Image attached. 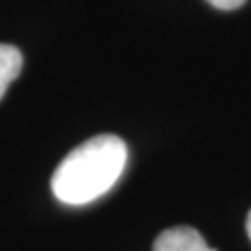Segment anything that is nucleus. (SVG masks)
<instances>
[{
  "label": "nucleus",
  "instance_id": "obj_1",
  "mask_svg": "<svg viewBox=\"0 0 251 251\" xmlns=\"http://www.w3.org/2000/svg\"><path fill=\"white\" fill-rule=\"evenodd\" d=\"M128 147L120 136L99 134L77 145L52 174L50 186L61 203L86 205L111 191L126 170Z\"/></svg>",
  "mask_w": 251,
  "mask_h": 251
},
{
  "label": "nucleus",
  "instance_id": "obj_5",
  "mask_svg": "<svg viewBox=\"0 0 251 251\" xmlns=\"http://www.w3.org/2000/svg\"><path fill=\"white\" fill-rule=\"evenodd\" d=\"M247 234H249V239H251V211H249V216H247Z\"/></svg>",
  "mask_w": 251,
  "mask_h": 251
},
{
  "label": "nucleus",
  "instance_id": "obj_3",
  "mask_svg": "<svg viewBox=\"0 0 251 251\" xmlns=\"http://www.w3.org/2000/svg\"><path fill=\"white\" fill-rule=\"evenodd\" d=\"M23 67V54L17 46L0 44V99L9 90L11 82L21 74Z\"/></svg>",
  "mask_w": 251,
  "mask_h": 251
},
{
  "label": "nucleus",
  "instance_id": "obj_2",
  "mask_svg": "<svg viewBox=\"0 0 251 251\" xmlns=\"http://www.w3.org/2000/svg\"><path fill=\"white\" fill-rule=\"evenodd\" d=\"M153 251H216L209 247L199 230L191 226H176V228L163 230L155 239Z\"/></svg>",
  "mask_w": 251,
  "mask_h": 251
},
{
  "label": "nucleus",
  "instance_id": "obj_4",
  "mask_svg": "<svg viewBox=\"0 0 251 251\" xmlns=\"http://www.w3.org/2000/svg\"><path fill=\"white\" fill-rule=\"evenodd\" d=\"M207 2L220 11H234V9H239V6L245 4L247 0H207Z\"/></svg>",
  "mask_w": 251,
  "mask_h": 251
}]
</instances>
